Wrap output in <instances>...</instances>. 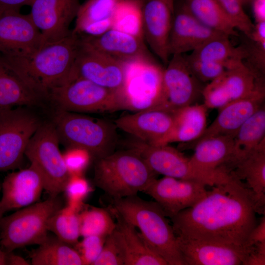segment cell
<instances>
[{"instance_id":"cell-43","label":"cell","mask_w":265,"mask_h":265,"mask_svg":"<svg viewBox=\"0 0 265 265\" xmlns=\"http://www.w3.org/2000/svg\"><path fill=\"white\" fill-rule=\"evenodd\" d=\"M245 47L247 55L244 64L258 77L263 78L265 71V42L253 41L247 37Z\"/></svg>"},{"instance_id":"cell-5","label":"cell","mask_w":265,"mask_h":265,"mask_svg":"<svg viewBox=\"0 0 265 265\" xmlns=\"http://www.w3.org/2000/svg\"><path fill=\"white\" fill-rule=\"evenodd\" d=\"M51 121L67 149L80 148L96 159L115 151L118 139L114 122L55 108Z\"/></svg>"},{"instance_id":"cell-24","label":"cell","mask_w":265,"mask_h":265,"mask_svg":"<svg viewBox=\"0 0 265 265\" xmlns=\"http://www.w3.org/2000/svg\"><path fill=\"white\" fill-rule=\"evenodd\" d=\"M233 137L218 136L194 142L190 161L200 169L210 172H225L230 174L233 157Z\"/></svg>"},{"instance_id":"cell-14","label":"cell","mask_w":265,"mask_h":265,"mask_svg":"<svg viewBox=\"0 0 265 265\" xmlns=\"http://www.w3.org/2000/svg\"><path fill=\"white\" fill-rule=\"evenodd\" d=\"M206 186L196 180L164 176L153 181L143 192L152 197L171 218L203 198L208 192Z\"/></svg>"},{"instance_id":"cell-12","label":"cell","mask_w":265,"mask_h":265,"mask_svg":"<svg viewBox=\"0 0 265 265\" xmlns=\"http://www.w3.org/2000/svg\"><path fill=\"white\" fill-rule=\"evenodd\" d=\"M200 81L188 67L184 54L171 56L163 72V98L159 109L173 112L196 103L202 95Z\"/></svg>"},{"instance_id":"cell-25","label":"cell","mask_w":265,"mask_h":265,"mask_svg":"<svg viewBox=\"0 0 265 265\" xmlns=\"http://www.w3.org/2000/svg\"><path fill=\"white\" fill-rule=\"evenodd\" d=\"M114 230L121 244L124 265H168L147 244L136 228L117 213Z\"/></svg>"},{"instance_id":"cell-37","label":"cell","mask_w":265,"mask_h":265,"mask_svg":"<svg viewBox=\"0 0 265 265\" xmlns=\"http://www.w3.org/2000/svg\"><path fill=\"white\" fill-rule=\"evenodd\" d=\"M80 216L82 237L98 236L106 238L114 231L116 227L110 213L103 208L84 206Z\"/></svg>"},{"instance_id":"cell-20","label":"cell","mask_w":265,"mask_h":265,"mask_svg":"<svg viewBox=\"0 0 265 265\" xmlns=\"http://www.w3.org/2000/svg\"><path fill=\"white\" fill-rule=\"evenodd\" d=\"M79 36L91 48L124 63L155 60L144 39L114 28L98 36Z\"/></svg>"},{"instance_id":"cell-33","label":"cell","mask_w":265,"mask_h":265,"mask_svg":"<svg viewBox=\"0 0 265 265\" xmlns=\"http://www.w3.org/2000/svg\"><path fill=\"white\" fill-rule=\"evenodd\" d=\"M30 255L32 265H83L80 254L73 247L56 236L48 234Z\"/></svg>"},{"instance_id":"cell-21","label":"cell","mask_w":265,"mask_h":265,"mask_svg":"<svg viewBox=\"0 0 265 265\" xmlns=\"http://www.w3.org/2000/svg\"><path fill=\"white\" fill-rule=\"evenodd\" d=\"M226 35L199 22L183 3L176 6L170 33L168 49L170 56L192 52L209 40Z\"/></svg>"},{"instance_id":"cell-30","label":"cell","mask_w":265,"mask_h":265,"mask_svg":"<svg viewBox=\"0 0 265 265\" xmlns=\"http://www.w3.org/2000/svg\"><path fill=\"white\" fill-rule=\"evenodd\" d=\"M265 139V107L263 105L238 129L233 137V157L230 171Z\"/></svg>"},{"instance_id":"cell-17","label":"cell","mask_w":265,"mask_h":265,"mask_svg":"<svg viewBox=\"0 0 265 265\" xmlns=\"http://www.w3.org/2000/svg\"><path fill=\"white\" fill-rule=\"evenodd\" d=\"M114 123L135 139L151 145H163L174 125V114L161 109L144 110L123 115Z\"/></svg>"},{"instance_id":"cell-51","label":"cell","mask_w":265,"mask_h":265,"mask_svg":"<svg viewBox=\"0 0 265 265\" xmlns=\"http://www.w3.org/2000/svg\"><path fill=\"white\" fill-rule=\"evenodd\" d=\"M7 265H28L30 264L23 257L16 255L13 251L7 252Z\"/></svg>"},{"instance_id":"cell-26","label":"cell","mask_w":265,"mask_h":265,"mask_svg":"<svg viewBox=\"0 0 265 265\" xmlns=\"http://www.w3.org/2000/svg\"><path fill=\"white\" fill-rule=\"evenodd\" d=\"M119 0H87L80 4L72 32L95 36L112 28V16Z\"/></svg>"},{"instance_id":"cell-3","label":"cell","mask_w":265,"mask_h":265,"mask_svg":"<svg viewBox=\"0 0 265 265\" xmlns=\"http://www.w3.org/2000/svg\"><path fill=\"white\" fill-rule=\"evenodd\" d=\"M112 200L110 212L137 228L148 246L168 265H185L172 226L157 202L137 195Z\"/></svg>"},{"instance_id":"cell-50","label":"cell","mask_w":265,"mask_h":265,"mask_svg":"<svg viewBox=\"0 0 265 265\" xmlns=\"http://www.w3.org/2000/svg\"><path fill=\"white\" fill-rule=\"evenodd\" d=\"M247 37L255 41L265 42V22L256 23L251 33Z\"/></svg>"},{"instance_id":"cell-18","label":"cell","mask_w":265,"mask_h":265,"mask_svg":"<svg viewBox=\"0 0 265 265\" xmlns=\"http://www.w3.org/2000/svg\"><path fill=\"white\" fill-rule=\"evenodd\" d=\"M176 239L185 265H244L254 249L180 236Z\"/></svg>"},{"instance_id":"cell-34","label":"cell","mask_w":265,"mask_h":265,"mask_svg":"<svg viewBox=\"0 0 265 265\" xmlns=\"http://www.w3.org/2000/svg\"><path fill=\"white\" fill-rule=\"evenodd\" d=\"M221 78L231 102L247 97L265 86L263 78L259 77L244 63L227 70Z\"/></svg>"},{"instance_id":"cell-47","label":"cell","mask_w":265,"mask_h":265,"mask_svg":"<svg viewBox=\"0 0 265 265\" xmlns=\"http://www.w3.org/2000/svg\"><path fill=\"white\" fill-rule=\"evenodd\" d=\"M265 242V216H263L258 224L251 231L248 239L249 246H254L255 244Z\"/></svg>"},{"instance_id":"cell-19","label":"cell","mask_w":265,"mask_h":265,"mask_svg":"<svg viewBox=\"0 0 265 265\" xmlns=\"http://www.w3.org/2000/svg\"><path fill=\"white\" fill-rule=\"evenodd\" d=\"M44 44L42 35L29 14L14 10L0 12V52L28 53Z\"/></svg>"},{"instance_id":"cell-27","label":"cell","mask_w":265,"mask_h":265,"mask_svg":"<svg viewBox=\"0 0 265 265\" xmlns=\"http://www.w3.org/2000/svg\"><path fill=\"white\" fill-rule=\"evenodd\" d=\"M230 175L242 182L254 193L258 205L265 214V139L259 147L239 161Z\"/></svg>"},{"instance_id":"cell-29","label":"cell","mask_w":265,"mask_h":265,"mask_svg":"<svg viewBox=\"0 0 265 265\" xmlns=\"http://www.w3.org/2000/svg\"><path fill=\"white\" fill-rule=\"evenodd\" d=\"M227 35L213 38L192 51L186 57L192 60L212 61L224 65L228 70L243 63L247 53L243 45L235 47Z\"/></svg>"},{"instance_id":"cell-23","label":"cell","mask_w":265,"mask_h":265,"mask_svg":"<svg viewBox=\"0 0 265 265\" xmlns=\"http://www.w3.org/2000/svg\"><path fill=\"white\" fill-rule=\"evenodd\" d=\"M1 187L0 205L3 214L37 202L44 189L41 176L31 165L8 174Z\"/></svg>"},{"instance_id":"cell-38","label":"cell","mask_w":265,"mask_h":265,"mask_svg":"<svg viewBox=\"0 0 265 265\" xmlns=\"http://www.w3.org/2000/svg\"><path fill=\"white\" fill-rule=\"evenodd\" d=\"M91 191L90 184L82 175H70L63 190L67 200V206L81 211L84 206V200Z\"/></svg>"},{"instance_id":"cell-40","label":"cell","mask_w":265,"mask_h":265,"mask_svg":"<svg viewBox=\"0 0 265 265\" xmlns=\"http://www.w3.org/2000/svg\"><path fill=\"white\" fill-rule=\"evenodd\" d=\"M93 265H124L123 252L114 230L106 237L101 252Z\"/></svg>"},{"instance_id":"cell-52","label":"cell","mask_w":265,"mask_h":265,"mask_svg":"<svg viewBox=\"0 0 265 265\" xmlns=\"http://www.w3.org/2000/svg\"><path fill=\"white\" fill-rule=\"evenodd\" d=\"M7 252L4 251L0 244V265H7Z\"/></svg>"},{"instance_id":"cell-10","label":"cell","mask_w":265,"mask_h":265,"mask_svg":"<svg viewBox=\"0 0 265 265\" xmlns=\"http://www.w3.org/2000/svg\"><path fill=\"white\" fill-rule=\"evenodd\" d=\"M163 72L155 60L127 63L124 82L118 92L124 109H159L163 98Z\"/></svg>"},{"instance_id":"cell-28","label":"cell","mask_w":265,"mask_h":265,"mask_svg":"<svg viewBox=\"0 0 265 265\" xmlns=\"http://www.w3.org/2000/svg\"><path fill=\"white\" fill-rule=\"evenodd\" d=\"M208 109L204 103H195L174 111V125L165 144L194 142L198 139L207 127Z\"/></svg>"},{"instance_id":"cell-15","label":"cell","mask_w":265,"mask_h":265,"mask_svg":"<svg viewBox=\"0 0 265 265\" xmlns=\"http://www.w3.org/2000/svg\"><path fill=\"white\" fill-rule=\"evenodd\" d=\"M174 12V0H142L143 39L165 66L171 57L168 43Z\"/></svg>"},{"instance_id":"cell-11","label":"cell","mask_w":265,"mask_h":265,"mask_svg":"<svg viewBox=\"0 0 265 265\" xmlns=\"http://www.w3.org/2000/svg\"><path fill=\"white\" fill-rule=\"evenodd\" d=\"M28 107L0 110V172L20 166L30 139L43 122Z\"/></svg>"},{"instance_id":"cell-39","label":"cell","mask_w":265,"mask_h":265,"mask_svg":"<svg viewBox=\"0 0 265 265\" xmlns=\"http://www.w3.org/2000/svg\"><path fill=\"white\" fill-rule=\"evenodd\" d=\"M235 24L237 29L245 36L251 33L254 24L244 12L240 0H216Z\"/></svg>"},{"instance_id":"cell-36","label":"cell","mask_w":265,"mask_h":265,"mask_svg":"<svg viewBox=\"0 0 265 265\" xmlns=\"http://www.w3.org/2000/svg\"><path fill=\"white\" fill-rule=\"evenodd\" d=\"M142 0H119L112 16L114 28L143 39Z\"/></svg>"},{"instance_id":"cell-42","label":"cell","mask_w":265,"mask_h":265,"mask_svg":"<svg viewBox=\"0 0 265 265\" xmlns=\"http://www.w3.org/2000/svg\"><path fill=\"white\" fill-rule=\"evenodd\" d=\"M202 95L204 104L208 109H218L231 102L223 84L221 75L203 87Z\"/></svg>"},{"instance_id":"cell-32","label":"cell","mask_w":265,"mask_h":265,"mask_svg":"<svg viewBox=\"0 0 265 265\" xmlns=\"http://www.w3.org/2000/svg\"><path fill=\"white\" fill-rule=\"evenodd\" d=\"M183 4L205 26L230 37L238 35L235 24L216 0H185Z\"/></svg>"},{"instance_id":"cell-4","label":"cell","mask_w":265,"mask_h":265,"mask_svg":"<svg viewBox=\"0 0 265 265\" xmlns=\"http://www.w3.org/2000/svg\"><path fill=\"white\" fill-rule=\"evenodd\" d=\"M94 170L95 185L111 199L143 192L158 175L138 154L129 148L95 159Z\"/></svg>"},{"instance_id":"cell-44","label":"cell","mask_w":265,"mask_h":265,"mask_svg":"<svg viewBox=\"0 0 265 265\" xmlns=\"http://www.w3.org/2000/svg\"><path fill=\"white\" fill-rule=\"evenodd\" d=\"M106 238L98 236L83 237L73 247L78 251L83 265H93L102 250Z\"/></svg>"},{"instance_id":"cell-13","label":"cell","mask_w":265,"mask_h":265,"mask_svg":"<svg viewBox=\"0 0 265 265\" xmlns=\"http://www.w3.org/2000/svg\"><path fill=\"white\" fill-rule=\"evenodd\" d=\"M80 41L69 79L81 77L119 92L124 82L126 63L91 48L80 39Z\"/></svg>"},{"instance_id":"cell-53","label":"cell","mask_w":265,"mask_h":265,"mask_svg":"<svg viewBox=\"0 0 265 265\" xmlns=\"http://www.w3.org/2000/svg\"><path fill=\"white\" fill-rule=\"evenodd\" d=\"M240 1H241V3L243 5L244 4H246L250 2H252L253 0H240Z\"/></svg>"},{"instance_id":"cell-8","label":"cell","mask_w":265,"mask_h":265,"mask_svg":"<svg viewBox=\"0 0 265 265\" xmlns=\"http://www.w3.org/2000/svg\"><path fill=\"white\" fill-rule=\"evenodd\" d=\"M48 101L56 109L80 113H111L124 109L117 91L81 77H71L53 89Z\"/></svg>"},{"instance_id":"cell-49","label":"cell","mask_w":265,"mask_h":265,"mask_svg":"<svg viewBox=\"0 0 265 265\" xmlns=\"http://www.w3.org/2000/svg\"><path fill=\"white\" fill-rule=\"evenodd\" d=\"M252 3L256 23L265 22V0H253Z\"/></svg>"},{"instance_id":"cell-31","label":"cell","mask_w":265,"mask_h":265,"mask_svg":"<svg viewBox=\"0 0 265 265\" xmlns=\"http://www.w3.org/2000/svg\"><path fill=\"white\" fill-rule=\"evenodd\" d=\"M46 100L12 72L0 66V110L32 107Z\"/></svg>"},{"instance_id":"cell-16","label":"cell","mask_w":265,"mask_h":265,"mask_svg":"<svg viewBox=\"0 0 265 265\" xmlns=\"http://www.w3.org/2000/svg\"><path fill=\"white\" fill-rule=\"evenodd\" d=\"M80 5L79 0H34L29 15L42 35L44 44L71 35L70 26Z\"/></svg>"},{"instance_id":"cell-48","label":"cell","mask_w":265,"mask_h":265,"mask_svg":"<svg viewBox=\"0 0 265 265\" xmlns=\"http://www.w3.org/2000/svg\"><path fill=\"white\" fill-rule=\"evenodd\" d=\"M34 0H0V12L19 10L23 6H31Z\"/></svg>"},{"instance_id":"cell-7","label":"cell","mask_w":265,"mask_h":265,"mask_svg":"<svg viewBox=\"0 0 265 265\" xmlns=\"http://www.w3.org/2000/svg\"><path fill=\"white\" fill-rule=\"evenodd\" d=\"M54 126L50 120L43 121L30 139L25 156L40 174L44 189L51 196L63 192L70 175L66 167Z\"/></svg>"},{"instance_id":"cell-41","label":"cell","mask_w":265,"mask_h":265,"mask_svg":"<svg viewBox=\"0 0 265 265\" xmlns=\"http://www.w3.org/2000/svg\"><path fill=\"white\" fill-rule=\"evenodd\" d=\"M184 55L190 71L200 82H209L228 70L221 63L192 60L188 58L186 53Z\"/></svg>"},{"instance_id":"cell-46","label":"cell","mask_w":265,"mask_h":265,"mask_svg":"<svg viewBox=\"0 0 265 265\" xmlns=\"http://www.w3.org/2000/svg\"><path fill=\"white\" fill-rule=\"evenodd\" d=\"M265 265V242L259 243L254 245V250L250 252L244 265Z\"/></svg>"},{"instance_id":"cell-35","label":"cell","mask_w":265,"mask_h":265,"mask_svg":"<svg viewBox=\"0 0 265 265\" xmlns=\"http://www.w3.org/2000/svg\"><path fill=\"white\" fill-rule=\"evenodd\" d=\"M80 212L68 206L62 207L48 220V231L64 242L75 246L80 237Z\"/></svg>"},{"instance_id":"cell-45","label":"cell","mask_w":265,"mask_h":265,"mask_svg":"<svg viewBox=\"0 0 265 265\" xmlns=\"http://www.w3.org/2000/svg\"><path fill=\"white\" fill-rule=\"evenodd\" d=\"M63 156L70 175H82L92 158L88 152L80 148L68 149Z\"/></svg>"},{"instance_id":"cell-22","label":"cell","mask_w":265,"mask_h":265,"mask_svg":"<svg viewBox=\"0 0 265 265\" xmlns=\"http://www.w3.org/2000/svg\"><path fill=\"white\" fill-rule=\"evenodd\" d=\"M265 97V88L263 86L251 95L220 108L215 119L194 142L213 136L234 137L243 123L264 105Z\"/></svg>"},{"instance_id":"cell-9","label":"cell","mask_w":265,"mask_h":265,"mask_svg":"<svg viewBox=\"0 0 265 265\" xmlns=\"http://www.w3.org/2000/svg\"><path fill=\"white\" fill-rule=\"evenodd\" d=\"M132 140L127 142V148L138 154L157 174L196 180L211 186L226 183L231 177L225 172H210L199 168L189 158L168 145L154 146L135 139Z\"/></svg>"},{"instance_id":"cell-6","label":"cell","mask_w":265,"mask_h":265,"mask_svg":"<svg viewBox=\"0 0 265 265\" xmlns=\"http://www.w3.org/2000/svg\"><path fill=\"white\" fill-rule=\"evenodd\" d=\"M62 207L58 195L37 202L0 219V244L5 251L40 244L48 235L49 218Z\"/></svg>"},{"instance_id":"cell-1","label":"cell","mask_w":265,"mask_h":265,"mask_svg":"<svg viewBox=\"0 0 265 265\" xmlns=\"http://www.w3.org/2000/svg\"><path fill=\"white\" fill-rule=\"evenodd\" d=\"M212 187L195 205L170 218L176 236L251 247L248 238L257 223L256 213L262 214L254 193L232 176Z\"/></svg>"},{"instance_id":"cell-54","label":"cell","mask_w":265,"mask_h":265,"mask_svg":"<svg viewBox=\"0 0 265 265\" xmlns=\"http://www.w3.org/2000/svg\"><path fill=\"white\" fill-rule=\"evenodd\" d=\"M1 184H0V191L1 190ZM3 213L1 211L0 205V219L3 216Z\"/></svg>"},{"instance_id":"cell-2","label":"cell","mask_w":265,"mask_h":265,"mask_svg":"<svg viewBox=\"0 0 265 265\" xmlns=\"http://www.w3.org/2000/svg\"><path fill=\"white\" fill-rule=\"evenodd\" d=\"M72 33L56 42L44 44L25 54L0 52V66L12 72L48 101L51 91L69 80L80 46Z\"/></svg>"}]
</instances>
